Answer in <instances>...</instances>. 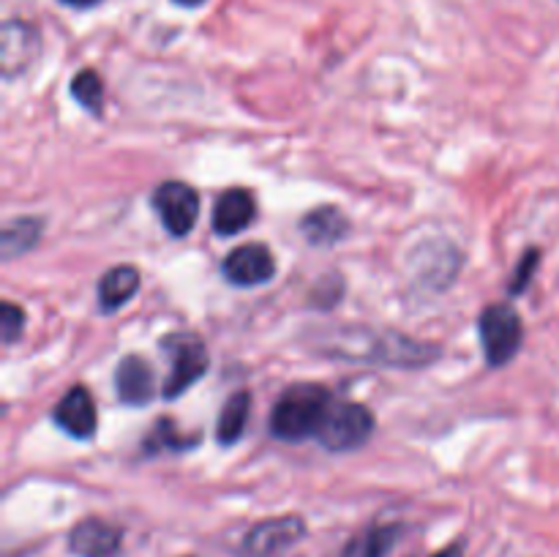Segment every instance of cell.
Listing matches in <instances>:
<instances>
[{
	"instance_id": "1",
	"label": "cell",
	"mask_w": 559,
	"mask_h": 557,
	"mask_svg": "<svg viewBox=\"0 0 559 557\" xmlns=\"http://www.w3.org/2000/svg\"><path fill=\"white\" fill-rule=\"evenodd\" d=\"M331 402L333 393L317 382H298V386L287 388L271 410L273 437L287 442H300L306 437L317 440Z\"/></svg>"
},
{
	"instance_id": "2",
	"label": "cell",
	"mask_w": 559,
	"mask_h": 557,
	"mask_svg": "<svg viewBox=\"0 0 559 557\" xmlns=\"http://www.w3.org/2000/svg\"><path fill=\"white\" fill-rule=\"evenodd\" d=\"M478 333L480 344H484L486 364L495 366V369L511 364L524 342L522 317L511 304L486 306L478 317Z\"/></svg>"
},
{
	"instance_id": "3",
	"label": "cell",
	"mask_w": 559,
	"mask_h": 557,
	"mask_svg": "<svg viewBox=\"0 0 559 557\" xmlns=\"http://www.w3.org/2000/svg\"><path fill=\"white\" fill-rule=\"evenodd\" d=\"M371 431H374V415L366 404L333 399L331 410L322 420L320 435H317V442L331 453H347L366 446Z\"/></svg>"
},
{
	"instance_id": "4",
	"label": "cell",
	"mask_w": 559,
	"mask_h": 557,
	"mask_svg": "<svg viewBox=\"0 0 559 557\" xmlns=\"http://www.w3.org/2000/svg\"><path fill=\"white\" fill-rule=\"evenodd\" d=\"M162 347L169 355V366H173L167 382H164V399H178L197 380L205 377L207 366H211L207 347L194 333H173V336L164 339Z\"/></svg>"
},
{
	"instance_id": "5",
	"label": "cell",
	"mask_w": 559,
	"mask_h": 557,
	"mask_svg": "<svg viewBox=\"0 0 559 557\" xmlns=\"http://www.w3.org/2000/svg\"><path fill=\"white\" fill-rule=\"evenodd\" d=\"M153 208L173 238H186L200 216V197L183 180H167L153 191Z\"/></svg>"
},
{
	"instance_id": "6",
	"label": "cell",
	"mask_w": 559,
	"mask_h": 557,
	"mask_svg": "<svg viewBox=\"0 0 559 557\" xmlns=\"http://www.w3.org/2000/svg\"><path fill=\"white\" fill-rule=\"evenodd\" d=\"M222 273L235 287H260L276 276V257L265 244H243L224 257Z\"/></svg>"
},
{
	"instance_id": "7",
	"label": "cell",
	"mask_w": 559,
	"mask_h": 557,
	"mask_svg": "<svg viewBox=\"0 0 559 557\" xmlns=\"http://www.w3.org/2000/svg\"><path fill=\"white\" fill-rule=\"evenodd\" d=\"M41 52V36L31 22L9 20L0 36V63H3L5 80H14L16 74L31 69Z\"/></svg>"
},
{
	"instance_id": "8",
	"label": "cell",
	"mask_w": 559,
	"mask_h": 557,
	"mask_svg": "<svg viewBox=\"0 0 559 557\" xmlns=\"http://www.w3.org/2000/svg\"><path fill=\"white\" fill-rule=\"evenodd\" d=\"M52 418L74 440H91L98 426L96 399H93V393L85 386H74L55 404Z\"/></svg>"
},
{
	"instance_id": "9",
	"label": "cell",
	"mask_w": 559,
	"mask_h": 557,
	"mask_svg": "<svg viewBox=\"0 0 559 557\" xmlns=\"http://www.w3.org/2000/svg\"><path fill=\"white\" fill-rule=\"evenodd\" d=\"M123 533L104 519H82L69 533V549L76 557H118Z\"/></svg>"
},
{
	"instance_id": "10",
	"label": "cell",
	"mask_w": 559,
	"mask_h": 557,
	"mask_svg": "<svg viewBox=\"0 0 559 557\" xmlns=\"http://www.w3.org/2000/svg\"><path fill=\"white\" fill-rule=\"evenodd\" d=\"M304 535L306 522L300 517H273L249 530V535H246V549L260 557L276 555V552L298 544Z\"/></svg>"
},
{
	"instance_id": "11",
	"label": "cell",
	"mask_w": 559,
	"mask_h": 557,
	"mask_svg": "<svg viewBox=\"0 0 559 557\" xmlns=\"http://www.w3.org/2000/svg\"><path fill=\"white\" fill-rule=\"evenodd\" d=\"M115 391L118 399L129 407H145L156 393V377L151 364L142 355H126L115 369Z\"/></svg>"
},
{
	"instance_id": "12",
	"label": "cell",
	"mask_w": 559,
	"mask_h": 557,
	"mask_svg": "<svg viewBox=\"0 0 559 557\" xmlns=\"http://www.w3.org/2000/svg\"><path fill=\"white\" fill-rule=\"evenodd\" d=\"M257 218V200L249 189H227L213 205V233L229 238L249 229Z\"/></svg>"
},
{
	"instance_id": "13",
	"label": "cell",
	"mask_w": 559,
	"mask_h": 557,
	"mask_svg": "<svg viewBox=\"0 0 559 557\" xmlns=\"http://www.w3.org/2000/svg\"><path fill=\"white\" fill-rule=\"evenodd\" d=\"M140 293V271L134 265H115L98 282L102 311H118Z\"/></svg>"
},
{
	"instance_id": "14",
	"label": "cell",
	"mask_w": 559,
	"mask_h": 557,
	"mask_svg": "<svg viewBox=\"0 0 559 557\" xmlns=\"http://www.w3.org/2000/svg\"><path fill=\"white\" fill-rule=\"evenodd\" d=\"M300 233L309 244L314 246H333L338 240L347 238L349 222L338 208H314L311 213H306L304 222H300Z\"/></svg>"
},
{
	"instance_id": "15",
	"label": "cell",
	"mask_w": 559,
	"mask_h": 557,
	"mask_svg": "<svg viewBox=\"0 0 559 557\" xmlns=\"http://www.w3.org/2000/svg\"><path fill=\"white\" fill-rule=\"evenodd\" d=\"M251 415V393L249 391H238L224 402L222 415L216 420V437L222 446H233L243 437L246 424H249Z\"/></svg>"
},
{
	"instance_id": "16",
	"label": "cell",
	"mask_w": 559,
	"mask_h": 557,
	"mask_svg": "<svg viewBox=\"0 0 559 557\" xmlns=\"http://www.w3.org/2000/svg\"><path fill=\"white\" fill-rule=\"evenodd\" d=\"M41 218H14V222L5 224L3 229V246H0V251H3L5 260H14V257L25 254L27 249H33V246L38 244V238H41Z\"/></svg>"
},
{
	"instance_id": "17",
	"label": "cell",
	"mask_w": 559,
	"mask_h": 557,
	"mask_svg": "<svg viewBox=\"0 0 559 557\" xmlns=\"http://www.w3.org/2000/svg\"><path fill=\"white\" fill-rule=\"evenodd\" d=\"M396 528H369L344 546L342 557H385L396 541Z\"/></svg>"
},
{
	"instance_id": "18",
	"label": "cell",
	"mask_w": 559,
	"mask_h": 557,
	"mask_svg": "<svg viewBox=\"0 0 559 557\" xmlns=\"http://www.w3.org/2000/svg\"><path fill=\"white\" fill-rule=\"evenodd\" d=\"M71 96L76 98L80 107H85L87 112L98 115L104 107V82L98 76L96 69H82L76 71L74 80H71Z\"/></svg>"
},
{
	"instance_id": "19",
	"label": "cell",
	"mask_w": 559,
	"mask_h": 557,
	"mask_svg": "<svg viewBox=\"0 0 559 557\" xmlns=\"http://www.w3.org/2000/svg\"><path fill=\"white\" fill-rule=\"evenodd\" d=\"M22 331H25V311L5 300L3 309H0V336L5 344H14L22 336Z\"/></svg>"
},
{
	"instance_id": "20",
	"label": "cell",
	"mask_w": 559,
	"mask_h": 557,
	"mask_svg": "<svg viewBox=\"0 0 559 557\" xmlns=\"http://www.w3.org/2000/svg\"><path fill=\"white\" fill-rule=\"evenodd\" d=\"M538 265H540L538 249H530L527 254L522 257V262H519L516 273H513V282H511V293L513 295L524 293V289L530 287V278H533V273L538 271Z\"/></svg>"
},
{
	"instance_id": "21",
	"label": "cell",
	"mask_w": 559,
	"mask_h": 557,
	"mask_svg": "<svg viewBox=\"0 0 559 557\" xmlns=\"http://www.w3.org/2000/svg\"><path fill=\"white\" fill-rule=\"evenodd\" d=\"M162 440H164V446L175 448V451L194 446V437H180L178 429H175V426H169V420H158V426H156V431L151 435L147 448H156Z\"/></svg>"
},
{
	"instance_id": "22",
	"label": "cell",
	"mask_w": 559,
	"mask_h": 557,
	"mask_svg": "<svg viewBox=\"0 0 559 557\" xmlns=\"http://www.w3.org/2000/svg\"><path fill=\"white\" fill-rule=\"evenodd\" d=\"M60 3L71 5V9H93V5H98L102 0H60Z\"/></svg>"
},
{
	"instance_id": "23",
	"label": "cell",
	"mask_w": 559,
	"mask_h": 557,
	"mask_svg": "<svg viewBox=\"0 0 559 557\" xmlns=\"http://www.w3.org/2000/svg\"><path fill=\"white\" fill-rule=\"evenodd\" d=\"M435 557H462V544H451V546H445V549L437 552Z\"/></svg>"
},
{
	"instance_id": "24",
	"label": "cell",
	"mask_w": 559,
	"mask_h": 557,
	"mask_svg": "<svg viewBox=\"0 0 559 557\" xmlns=\"http://www.w3.org/2000/svg\"><path fill=\"white\" fill-rule=\"evenodd\" d=\"M173 3L183 5V9H197V5H202V3H205V0H173Z\"/></svg>"
}]
</instances>
